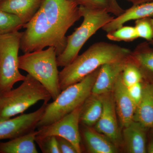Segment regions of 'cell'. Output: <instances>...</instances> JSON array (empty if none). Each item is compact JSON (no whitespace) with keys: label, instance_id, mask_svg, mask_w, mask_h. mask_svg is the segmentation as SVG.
Returning a JSON list of instances; mask_svg holds the SVG:
<instances>
[{"label":"cell","instance_id":"cell-2","mask_svg":"<svg viewBox=\"0 0 153 153\" xmlns=\"http://www.w3.org/2000/svg\"><path fill=\"white\" fill-rule=\"evenodd\" d=\"M100 68L62 91L55 100L47 103L37 128L57 121L82 105L91 94Z\"/></svg>","mask_w":153,"mask_h":153},{"label":"cell","instance_id":"cell-27","mask_svg":"<svg viewBox=\"0 0 153 153\" xmlns=\"http://www.w3.org/2000/svg\"><path fill=\"white\" fill-rule=\"evenodd\" d=\"M79 6L90 8L105 9L108 12L109 0H74Z\"/></svg>","mask_w":153,"mask_h":153},{"label":"cell","instance_id":"cell-16","mask_svg":"<svg viewBox=\"0 0 153 153\" xmlns=\"http://www.w3.org/2000/svg\"><path fill=\"white\" fill-rule=\"evenodd\" d=\"M44 1L5 0L0 4V10L16 16L24 25L35 16Z\"/></svg>","mask_w":153,"mask_h":153},{"label":"cell","instance_id":"cell-12","mask_svg":"<svg viewBox=\"0 0 153 153\" xmlns=\"http://www.w3.org/2000/svg\"><path fill=\"white\" fill-rule=\"evenodd\" d=\"M121 74L115 83L112 92L120 125L124 128L134 120L137 105L129 95Z\"/></svg>","mask_w":153,"mask_h":153},{"label":"cell","instance_id":"cell-18","mask_svg":"<svg viewBox=\"0 0 153 153\" xmlns=\"http://www.w3.org/2000/svg\"><path fill=\"white\" fill-rule=\"evenodd\" d=\"M146 17H153V2L133 5L129 8L125 10L122 14L114 18L102 29L106 33H108L123 26L127 22Z\"/></svg>","mask_w":153,"mask_h":153},{"label":"cell","instance_id":"cell-33","mask_svg":"<svg viewBox=\"0 0 153 153\" xmlns=\"http://www.w3.org/2000/svg\"><path fill=\"white\" fill-rule=\"evenodd\" d=\"M5 0H0V4H1V3L2 2L4 1Z\"/></svg>","mask_w":153,"mask_h":153},{"label":"cell","instance_id":"cell-21","mask_svg":"<svg viewBox=\"0 0 153 153\" xmlns=\"http://www.w3.org/2000/svg\"><path fill=\"white\" fill-rule=\"evenodd\" d=\"M102 95L91 93L82 105L80 116V124L88 126L95 125L102 113Z\"/></svg>","mask_w":153,"mask_h":153},{"label":"cell","instance_id":"cell-29","mask_svg":"<svg viewBox=\"0 0 153 153\" xmlns=\"http://www.w3.org/2000/svg\"><path fill=\"white\" fill-rule=\"evenodd\" d=\"M60 153H78L74 145L64 138L56 136Z\"/></svg>","mask_w":153,"mask_h":153},{"label":"cell","instance_id":"cell-3","mask_svg":"<svg viewBox=\"0 0 153 153\" xmlns=\"http://www.w3.org/2000/svg\"><path fill=\"white\" fill-rule=\"evenodd\" d=\"M83 22L70 36H67L66 48L57 57V66H67L78 55L86 41L114 17L105 9H93L79 6Z\"/></svg>","mask_w":153,"mask_h":153},{"label":"cell","instance_id":"cell-30","mask_svg":"<svg viewBox=\"0 0 153 153\" xmlns=\"http://www.w3.org/2000/svg\"><path fill=\"white\" fill-rule=\"evenodd\" d=\"M109 2L110 6L108 12L110 13L118 16L124 12L125 10L120 6L117 0H109Z\"/></svg>","mask_w":153,"mask_h":153},{"label":"cell","instance_id":"cell-31","mask_svg":"<svg viewBox=\"0 0 153 153\" xmlns=\"http://www.w3.org/2000/svg\"><path fill=\"white\" fill-rule=\"evenodd\" d=\"M152 129V132L149 139L148 143H147L146 153H153V128H151Z\"/></svg>","mask_w":153,"mask_h":153},{"label":"cell","instance_id":"cell-4","mask_svg":"<svg viewBox=\"0 0 153 153\" xmlns=\"http://www.w3.org/2000/svg\"><path fill=\"white\" fill-rule=\"evenodd\" d=\"M57 57L53 47L25 53L19 57V69L27 71L39 81L48 90L53 100L61 91Z\"/></svg>","mask_w":153,"mask_h":153},{"label":"cell","instance_id":"cell-28","mask_svg":"<svg viewBox=\"0 0 153 153\" xmlns=\"http://www.w3.org/2000/svg\"><path fill=\"white\" fill-rule=\"evenodd\" d=\"M143 88V81L138 82L131 86L127 87L129 95L137 106L139 103L142 97Z\"/></svg>","mask_w":153,"mask_h":153},{"label":"cell","instance_id":"cell-17","mask_svg":"<svg viewBox=\"0 0 153 153\" xmlns=\"http://www.w3.org/2000/svg\"><path fill=\"white\" fill-rule=\"evenodd\" d=\"M148 129H149L135 120L123 128L124 143L128 152L146 153Z\"/></svg>","mask_w":153,"mask_h":153},{"label":"cell","instance_id":"cell-11","mask_svg":"<svg viewBox=\"0 0 153 153\" xmlns=\"http://www.w3.org/2000/svg\"><path fill=\"white\" fill-rule=\"evenodd\" d=\"M102 95L103 110L94 129L110 139L117 146L121 143V134L112 91Z\"/></svg>","mask_w":153,"mask_h":153},{"label":"cell","instance_id":"cell-24","mask_svg":"<svg viewBox=\"0 0 153 153\" xmlns=\"http://www.w3.org/2000/svg\"><path fill=\"white\" fill-rule=\"evenodd\" d=\"M107 38L111 41L129 42L139 38L134 27L123 26L107 33Z\"/></svg>","mask_w":153,"mask_h":153},{"label":"cell","instance_id":"cell-10","mask_svg":"<svg viewBox=\"0 0 153 153\" xmlns=\"http://www.w3.org/2000/svg\"><path fill=\"white\" fill-rule=\"evenodd\" d=\"M48 102H44L40 108L29 114L0 121V140L13 139L36 130L44 114Z\"/></svg>","mask_w":153,"mask_h":153},{"label":"cell","instance_id":"cell-15","mask_svg":"<svg viewBox=\"0 0 153 153\" xmlns=\"http://www.w3.org/2000/svg\"><path fill=\"white\" fill-rule=\"evenodd\" d=\"M142 73L144 79L153 82V40L139 44L128 57Z\"/></svg>","mask_w":153,"mask_h":153},{"label":"cell","instance_id":"cell-1","mask_svg":"<svg viewBox=\"0 0 153 153\" xmlns=\"http://www.w3.org/2000/svg\"><path fill=\"white\" fill-rule=\"evenodd\" d=\"M131 51L104 41L94 43L59 72L60 90L79 82L105 64L127 58Z\"/></svg>","mask_w":153,"mask_h":153},{"label":"cell","instance_id":"cell-23","mask_svg":"<svg viewBox=\"0 0 153 153\" xmlns=\"http://www.w3.org/2000/svg\"><path fill=\"white\" fill-rule=\"evenodd\" d=\"M121 75L123 82L126 87L144 80L139 68L128 59Z\"/></svg>","mask_w":153,"mask_h":153},{"label":"cell","instance_id":"cell-6","mask_svg":"<svg viewBox=\"0 0 153 153\" xmlns=\"http://www.w3.org/2000/svg\"><path fill=\"white\" fill-rule=\"evenodd\" d=\"M22 33L16 31L0 35V94L11 90L26 77L20 73L19 66Z\"/></svg>","mask_w":153,"mask_h":153},{"label":"cell","instance_id":"cell-20","mask_svg":"<svg viewBox=\"0 0 153 153\" xmlns=\"http://www.w3.org/2000/svg\"><path fill=\"white\" fill-rule=\"evenodd\" d=\"M37 134L35 130L6 142H0V153H38L35 143Z\"/></svg>","mask_w":153,"mask_h":153},{"label":"cell","instance_id":"cell-7","mask_svg":"<svg viewBox=\"0 0 153 153\" xmlns=\"http://www.w3.org/2000/svg\"><path fill=\"white\" fill-rule=\"evenodd\" d=\"M23 28L25 30L22 33L20 49L24 53L53 47L57 56L65 49L55 36L41 8L30 22L23 25Z\"/></svg>","mask_w":153,"mask_h":153},{"label":"cell","instance_id":"cell-32","mask_svg":"<svg viewBox=\"0 0 153 153\" xmlns=\"http://www.w3.org/2000/svg\"><path fill=\"white\" fill-rule=\"evenodd\" d=\"M131 3L133 5H138L145 3L152 2L153 0H125Z\"/></svg>","mask_w":153,"mask_h":153},{"label":"cell","instance_id":"cell-22","mask_svg":"<svg viewBox=\"0 0 153 153\" xmlns=\"http://www.w3.org/2000/svg\"><path fill=\"white\" fill-rule=\"evenodd\" d=\"M23 25L16 16L0 10V35L19 31Z\"/></svg>","mask_w":153,"mask_h":153},{"label":"cell","instance_id":"cell-25","mask_svg":"<svg viewBox=\"0 0 153 153\" xmlns=\"http://www.w3.org/2000/svg\"><path fill=\"white\" fill-rule=\"evenodd\" d=\"M134 27L139 38L148 41L153 40V19L146 17L136 20Z\"/></svg>","mask_w":153,"mask_h":153},{"label":"cell","instance_id":"cell-8","mask_svg":"<svg viewBox=\"0 0 153 153\" xmlns=\"http://www.w3.org/2000/svg\"><path fill=\"white\" fill-rule=\"evenodd\" d=\"M41 8L58 41L64 48L67 31L82 17L74 0H44Z\"/></svg>","mask_w":153,"mask_h":153},{"label":"cell","instance_id":"cell-19","mask_svg":"<svg viewBox=\"0 0 153 153\" xmlns=\"http://www.w3.org/2000/svg\"><path fill=\"white\" fill-rule=\"evenodd\" d=\"M134 120L147 128H153V82H143L142 97L137 106Z\"/></svg>","mask_w":153,"mask_h":153},{"label":"cell","instance_id":"cell-9","mask_svg":"<svg viewBox=\"0 0 153 153\" xmlns=\"http://www.w3.org/2000/svg\"><path fill=\"white\" fill-rule=\"evenodd\" d=\"M83 104L57 121L38 128L37 136L62 137L73 144L77 153L82 152L79 125Z\"/></svg>","mask_w":153,"mask_h":153},{"label":"cell","instance_id":"cell-5","mask_svg":"<svg viewBox=\"0 0 153 153\" xmlns=\"http://www.w3.org/2000/svg\"><path fill=\"white\" fill-rule=\"evenodd\" d=\"M52 98L48 90L29 74L20 86L0 94V121L22 114L38 102Z\"/></svg>","mask_w":153,"mask_h":153},{"label":"cell","instance_id":"cell-26","mask_svg":"<svg viewBox=\"0 0 153 153\" xmlns=\"http://www.w3.org/2000/svg\"><path fill=\"white\" fill-rule=\"evenodd\" d=\"M35 142L43 153H60L56 136H47L39 137L36 136Z\"/></svg>","mask_w":153,"mask_h":153},{"label":"cell","instance_id":"cell-13","mask_svg":"<svg viewBox=\"0 0 153 153\" xmlns=\"http://www.w3.org/2000/svg\"><path fill=\"white\" fill-rule=\"evenodd\" d=\"M128 61V57L123 60L107 63L102 66L91 93L102 95L112 91L119 76Z\"/></svg>","mask_w":153,"mask_h":153},{"label":"cell","instance_id":"cell-14","mask_svg":"<svg viewBox=\"0 0 153 153\" xmlns=\"http://www.w3.org/2000/svg\"><path fill=\"white\" fill-rule=\"evenodd\" d=\"M82 125L79 127L81 142L87 152L90 153H116L117 146L106 136L94 128Z\"/></svg>","mask_w":153,"mask_h":153}]
</instances>
